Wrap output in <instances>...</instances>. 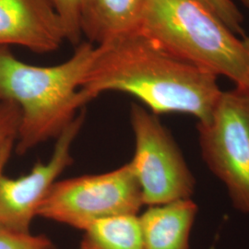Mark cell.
<instances>
[{"label": "cell", "mask_w": 249, "mask_h": 249, "mask_svg": "<svg viewBox=\"0 0 249 249\" xmlns=\"http://www.w3.org/2000/svg\"><path fill=\"white\" fill-rule=\"evenodd\" d=\"M198 213L191 199L148 206L139 214L145 249H190V234Z\"/></svg>", "instance_id": "obj_10"}, {"label": "cell", "mask_w": 249, "mask_h": 249, "mask_svg": "<svg viewBox=\"0 0 249 249\" xmlns=\"http://www.w3.org/2000/svg\"><path fill=\"white\" fill-rule=\"evenodd\" d=\"M65 41L62 20L46 0H0V46L18 45L46 53Z\"/></svg>", "instance_id": "obj_8"}, {"label": "cell", "mask_w": 249, "mask_h": 249, "mask_svg": "<svg viewBox=\"0 0 249 249\" xmlns=\"http://www.w3.org/2000/svg\"><path fill=\"white\" fill-rule=\"evenodd\" d=\"M61 18L66 30L67 41L75 46L80 44V12L78 0H46Z\"/></svg>", "instance_id": "obj_13"}, {"label": "cell", "mask_w": 249, "mask_h": 249, "mask_svg": "<svg viewBox=\"0 0 249 249\" xmlns=\"http://www.w3.org/2000/svg\"><path fill=\"white\" fill-rule=\"evenodd\" d=\"M139 32L175 56L229 78L236 88L246 82L243 42L197 0H148Z\"/></svg>", "instance_id": "obj_3"}, {"label": "cell", "mask_w": 249, "mask_h": 249, "mask_svg": "<svg viewBox=\"0 0 249 249\" xmlns=\"http://www.w3.org/2000/svg\"><path fill=\"white\" fill-rule=\"evenodd\" d=\"M206 165L226 187L233 207L249 215V96L222 91L210 120L197 123Z\"/></svg>", "instance_id": "obj_5"}, {"label": "cell", "mask_w": 249, "mask_h": 249, "mask_svg": "<svg viewBox=\"0 0 249 249\" xmlns=\"http://www.w3.org/2000/svg\"><path fill=\"white\" fill-rule=\"evenodd\" d=\"M129 119L135 140L129 162L144 206L191 198L196 179L169 129L158 116L138 104L131 105Z\"/></svg>", "instance_id": "obj_6"}, {"label": "cell", "mask_w": 249, "mask_h": 249, "mask_svg": "<svg viewBox=\"0 0 249 249\" xmlns=\"http://www.w3.org/2000/svg\"><path fill=\"white\" fill-rule=\"evenodd\" d=\"M95 55L96 46L84 42L67 61L39 67L0 46V102L14 103L20 110L18 154L56 140L84 109L89 102L80 87Z\"/></svg>", "instance_id": "obj_2"}, {"label": "cell", "mask_w": 249, "mask_h": 249, "mask_svg": "<svg viewBox=\"0 0 249 249\" xmlns=\"http://www.w3.org/2000/svg\"><path fill=\"white\" fill-rule=\"evenodd\" d=\"M231 30L233 34L244 35V18L231 0H197Z\"/></svg>", "instance_id": "obj_15"}, {"label": "cell", "mask_w": 249, "mask_h": 249, "mask_svg": "<svg viewBox=\"0 0 249 249\" xmlns=\"http://www.w3.org/2000/svg\"><path fill=\"white\" fill-rule=\"evenodd\" d=\"M80 249H145L139 215L93 223L83 231Z\"/></svg>", "instance_id": "obj_11"}, {"label": "cell", "mask_w": 249, "mask_h": 249, "mask_svg": "<svg viewBox=\"0 0 249 249\" xmlns=\"http://www.w3.org/2000/svg\"><path fill=\"white\" fill-rule=\"evenodd\" d=\"M240 1L248 9H249V0H240Z\"/></svg>", "instance_id": "obj_17"}, {"label": "cell", "mask_w": 249, "mask_h": 249, "mask_svg": "<svg viewBox=\"0 0 249 249\" xmlns=\"http://www.w3.org/2000/svg\"><path fill=\"white\" fill-rule=\"evenodd\" d=\"M143 206L142 189L126 162L106 173L57 180L38 217L84 231L106 219L139 215Z\"/></svg>", "instance_id": "obj_4"}, {"label": "cell", "mask_w": 249, "mask_h": 249, "mask_svg": "<svg viewBox=\"0 0 249 249\" xmlns=\"http://www.w3.org/2000/svg\"><path fill=\"white\" fill-rule=\"evenodd\" d=\"M82 109L77 118L55 140L49 160H39L24 176H6L5 167L13 148L0 156V228L8 231L31 232L33 221L53 184L73 163L72 148L85 121Z\"/></svg>", "instance_id": "obj_7"}, {"label": "cell", "mask_w": 249, "mask_h": 249, "mask_svg": "<svg viewBox=\"0 0 249 249\" xmlns=\"http://www.w3.org/2000/svg\"><path fill=\"white\" fill-rule=\"evenodd\" d=\"M148 0H78L82 36L96 46L138 33Z\"/></svg>", "instance_id": "obj_9"}, {"label": "cell", "mask_w": 249, "mask_h": 249, "mask_svg": "<svg viewBox=\"0 0 249 249\" xmlns=\"http://www.w3.org/2000/svg\"><path fill=\"white\" fill-rule=\"evenodd\" d=\"M243 42V45L244 47L246 49V52L248 54V58H249V69H248V75H247V79H246V82L244 84V86L242 88H238V89H242L243 91H245L248 95L249 96V37H246Z\"/></svg>", "instance_id": "obj_16"}, {"label": "cell", "mask_w": 249, "mask_h": 249, "mask_svg": "<svg viewBox=\"0 0 249 249\" xmlns=\"http://www.w3.org/2000/svg\"><path fill=\"white\" fill-rule=\"evenodd\" d=\"M54 244L44 234L19 233L0 228V249H54Z\"/></svg>", "instance_id": "obj_14"}, {"label": "cell", "mask_w": 249, "mask_h": 249, "mask_svg": "<svg viewBox=\"0 0 249 249\" xmlns=\"http://www.w3.org/2000/svg\"><path fill=\"white\" fill-rule=\"evenodd\" d=\"M88 102L107 91L134 96L152 114H187L208 122L222 90L213 73L162 49L138 32L96 46L82 80Z\"/></svg>", "instance_id": "obj_1"}, {"label": "cell", "mask_w": 249, "mask_h": 249, "mask_svg": "<svg viewBox=\"0 0 249 249\" xmlns=\"http://www.w3.org/2000/svg\"><path fill=\"white\" fill-rule=\"evenodd\" d=\"M19 121L18 106L11 102H0V156L9 148H14Z\"/></svg>", "instance_id": "obj_12"}]
</instances>
